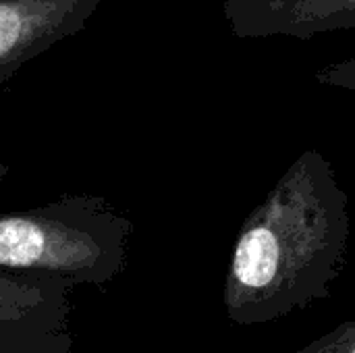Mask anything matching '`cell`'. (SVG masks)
Masks as SVG:
<instances>
[{
    "mask_svg": "<svg viewBox=\"0 0 355 353\" xmlns=\"http://www.w3.org/2000/svg\"><path fill=\"white\" fill-rule=\"evenodd\" d=\"M349 235V196L333 162L304 150L237 233L223 287L227 318L258 327L327 300Z\"/></svg>",
    "mask_w": 355,
    "mask_h": 353,
    "instance_id": "1",
    "label": "cell"
},
{
    "mask_svg": "<svg viewBox=\"0 0 355 353\" xmlns=\"http://www.w3.org/2000/svg\"><path fill=\"white\" fill-rule=\"evenodd\" d=\"M133 223L100 196H62L0 214V268L106 285L127 264Z\"/></svg>",
    "mask_w": 355,
    "mask_h": 353,
    "instance_id": "2",
    "label": "cell"
},
{
    "mask_svg": "<svg viewBox=\"0 0 355 353\" xmlns=\"http://www.w3.org/2000/svg\"><path fill=\"white\" fill-rule=\"evenodd\" d=\"M104 0H0V87L25 62L79 33Z\"/></svg>",
    "mask_w": 355,
    "mask_h": 353,
    "instance_id": "3",
    "label": "cell"
},
{
    "mask_svg": "<svg viewBox=\"0 0 355 353\" xmlns=\"http://www.w3.org/2000/svg\"><path fill=\"white\" fill-rule=\"evenodd\" d=\"M223 17L241 40H312L355 27V0H225Z\"/></svg>",
    "mask_w": 355,
    "mask_h": 353,
    "instance_id": "4",
    "label": "cell"
},
{
    "mask_svg": "<svg viewBox=\"0 0 355 353\" xmlns=\"http://www.w3.org/2000/svg\"><path fill=\"white\" fill-rule=\"evenodd\" d=\"M73 287L62 279L0 268V329L21 322L50 306L69 302Z\"/></svg>",
    "mask_w": 355,
    "mask_h": 353,
    "instance_id": "5",
    "label": "cell"
},
{
    "mask_svg": "<svg viewBox=\"0 0 355 353\" xmlns=\"http://www.w3.org/2000/svg\"><path fill=\"white\" fill-rule=\"evenodd\" d=\"M71 304L50 306L21 322L0 329V353H71Z\"/></svg>",
    "mask_w": 355,
    "mask_h": 353,
    "instance_id": "6",
    "label": "cell"
},
{
    "mask_svg": "<svg viewBox=\"0 0 355 353\" xmlns=\"http://www.w3.org/2000/svg\"><path fill=\"white\" fill-rule=\"evenodd\" d=\"M295 353H355V318L337 325L333 331L306 343Z\"/></svg>",
    "mask_w": 355,
    "mask_h": 353,
    "instance_id": "7",
    "label": "cell"
},
{
    "mask_svg": "<svg viewBox=\"0 0 355 353\" xmlns=\"http://www.w3.org/2000/svg\"><path fill=\"white\" fill-rule=\"evenodd\" d=\"M314 77L324 87L347 89V92H354L355 94V56L318 67Z\"/></svg>",
    "mask_w": 355,
    "mask_h": 353,
    "instance_id": "8",
    "label": "cell"
},
{
    "mask_svg": "<svg viewBox=\"0 0 355 353\" xmlns=\"http://www.w3.org/2000/svg\"><path fill=\"white\" fill-rule=\"evenodd\" d=\"M8 173H10V166H6V164H0V181H2V179L8 175Z\"/></svg>",
    "mask_w": 355,
    "mask_h": 353,
    "instance_id": "9",
    "label": "cell"
}]
</instances>
